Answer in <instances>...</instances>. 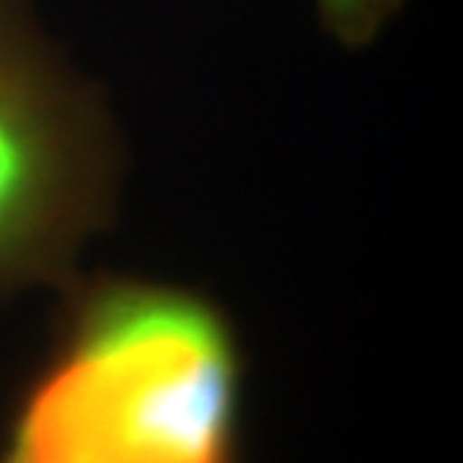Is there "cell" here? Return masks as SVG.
<instances>
[{
    "label": "cell",
    "instance_id": "obj_1",
    "mask_svg": "<svg viewBox=\"0 0 463 463\" xmlns=\"http://www.w3.org/2000/svg\"><path fill=\"white\" fill-rule=\"evenodd\" d=\"M67 298L62 345L21 407L8 463H227L240 368L214 304L139 279Z\"/></svg>",
    "mask_w": 463,
    "mask_h": 463
},
{
    "label": "cell",
    "instance_id": "obj_3",
    "mask_svg": "<svg viewBox=\"0 0 463 463\" xmlns=\"http://www.w3.org/2000/svg\"><path fill=\"white\" fill-rule=\"evenodd\" d=\"M327 32L345 47H365L397 16L404 0H315Z\"/></svg>",
    "mask_w": 463,
    "mask_h": 463
},
{
    "label": "cell",
    "instance_id": "obj_2",
    "mask_svg": "<svg viewBox=\"0 0 463 463\" xmlns=\"http://www.w3.org/2000/svg\"><path fill=\"white\" fill-rule=\"evenodd\" d=\"M118 149L32 0H0V297L62 283L114 209Z\"/></svg>",
    "mask_w": 463,
    "mask_h": 463
}]
</instances>
